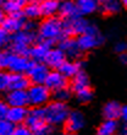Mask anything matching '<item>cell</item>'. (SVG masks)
Wrapping results in <instances>:
<instances>
[{
  "mask_svg": "<svg viewBox=\"0 0 127 135\" xmlns=\"http://www.w3.org/2000/svg\"><path fill=\"white\" fill-rule=\"evenodd\" d=\"M31 82L26 74H9V90L27 91Z\"/></svg>",
  "mask_w": 127,
  "mask_h": 135,
  "instance_id": "25",
  "label": "cell"
},
{
  "mask_svg": "<svg viewBox=\"0 0 127 135\" xmlns=\"http://www.w3.org/2000/svg\"><path fill=\"white\" fill-rule=\"evenodd\" d=\"M126 50H127V44L125 41H117L114 44V52L116 54H124L126 53Z\"/></svg>",
  "mask_w": 127,
  "mask_h": 135,
  "instance_id": "34",
  "label": "cell"
},
{
  "mask_svg": "<svg viewBox=\"0 0 127 135\" xmlns=\"http://www.w3.org/2000/svg\"><path fill=\"white\" fill-rule=\"evenodd\" d=\"M100 4H103V3H106V1H110V0H98Z\"/></svg>",
  "mask_w": 127,
  "mask_h": 135,
  "instance_id": "43",
  "label": "cell"
},
{
  "mask_svg": "<svg viewBox=\"0 0 127 135\" xmlns=\"http://www.w3.org/2000/svg\"><path fill=\"white\" fill-rule=\"evenodd\" d=\"M14 130V125L6 119H0V135H11Z\"/></svg>",
  "mask_w": 127,
  "mask_h": 135,
  "instance_id": "32",
  "label": "cell"
},
{
  "mask_svg": "<svg viewBox=\"0 0 127 135\" xmlns=\"http://www.w3.org/2000/svg\"><path fill=\"white\" fill-rule=\"evenodd\" d=\"M25 23H26V18L22 16V12L15 15H5V17H4L3 22H1V27L10 35H14V33L23 30Z\"/></svg>",
  "mask_w": 127,
  "mask_h": 135,
  "instance_id": "12",
  "label": "cell"
},
{
  "mask_svg": "<svg viewBox=\"0 0 127 135\" xmlns=\"http://www.w3.org/2000/svg\"><path fill=\"white\" fill-rule=\"evenodd\" d=\"M87 125V118L86 114L81 109H71L68 115H67L66 120L64 123V130L71 133H80L81 130L86 128Z\"/></svg>",
  "mask_w": 127,
  "mask_h": 135,
  "instance_id": "8",
  "label": "cell"
},
{
  "mask_svg": "<svg viewBox=\"0 0 127 135\" xmlns=\"http://www.w3.org/2000/svg\"><path fill=\"white\" fill-rule=\"evenodd\" d=\"M49 135H53V134H49Z\"/></svg>",
  "mask_w": 127,
  "mask_h": 135,
  "instance_id": "46",
  "label": "cell"
},
{
  "mask_svg": "<svg viewBox=\"0 0 127 135\" xmlns=\"http://www.w3.org/2000/svg\"><path fill=\"white\" fill-rule=\"evenodd\" d=\"M4 17H5V12L3 11V9L0 7V26H1V22H3Z\"/></svg>",
  "mask_w": 127,
  "mask_h": 135,
  "instance_id": "39",
  "label": "cell"
},
{
  "mask_svg": "<svg viewBox=\"0 0 127 135\" xmlns=\"http://www.w3.org/2000/svg\"><path fill=\"white\" fill-rule=\"evenodd\" d=\"M57 1H60V3H61V1H66V0H57Z\"/></svg>",
  "mask_w": 127,
  "mask_h": 135,
  "instance_id": "45",
  "label": "cell"
},
{
  "mask_svg": "<svg viewBox=\"0 0 127 135\" xmlns=\"http://www.w3.org/2000/svg\"><path fill=\"white\" fill-rule=\"evenodd\" d=\"M67 59L62 50L59 47H51L50 50L46 54L45 59H44V64L49 68L50 70H59V68L64 64V61Z\"/></svg>",
  "mask_w": 127,
  "mask_h": 135,
  "instance_id": "14",
  "label": "cell"
},
{
  "mask_svg": "<svg viewBox=\"0 0 127 135\" xmlns=\"http://www.w3.org/2000/svg\"><path fill=\"white\" fill-rule=\"evenodd\" d=\"M78 16H80V14H78L77 7L75 5L73 0H66V1H61L60 3L59 11H57V17L62 22L71 21V20H73Z\"/></svg>",
  "mask_w": 127,
  "mask_h": 135,
  "instance_id": "16",
  "label": "cell"
},
{
  "mask_svg": "<svg viewBox=\"0 0 127 135\" xmlns=\"http://www.w3.org/2000/svg\"><path fill=\"white\" fill-rule=\"evenodd\" d=\"M9 110V106L4 98H0V119H5Z\"/></svg>",
  "mask_w": 127,
  "mask_h": 135,
  "instance_id": "35",
  "label": "cell"
},
{
  "mask_svg": "<svg viewBox=\"0 0 127 135\" xmlns=\"http://www.w3.org/2000/svg\"><path fill=\"white\" fill-rule=\"evenodd\" d=\"M61 135H78L77 133H71V132H66V130H64L62 133H61Z\"/></svg>",
  "mask_w": 127,
  "mask_h": 135,
  "instance_id": "41",
  "label": "cell"
},
{
  "mask_svg": "<svg viewBox=\"0 0 127 135\" xmlns=\"http://www.w3.org/2000/svg\"><path fill=\"white\" fill-rule=\"evenodd\" d=\"M119 1H120L121 5H122L124 7H126V6H127V0H119Z\"/></svg>",
  "mask_w": 127,
  "mask_h": 135,
  "instance_id": "42",
  "label": "cell"
},
{
  "mask_svg": "<svg viewBox=\"0 0 127 135\" xmlns=\"http://www.w3.org/2000/svg\"><path fill=\"white\" fill-rule=\"evenodd\" d=\"M73 1L78 14L82 17H89L97 14L100 7V3L98 0H73Z\"/></svg>",
  "mask_w": 127,
  "mask_h": 135,
  "instance_id": "18",
  "label": "cell"
},
{
  "mask_svg": "<svg viewBox=\"0 0 127 135\" xmlns=\"http://www.w3.org/2000/svg\"><path fill=\"white\" fill-rule=\"evenodd\" d=\"M120 119L124 122V124H126V119H127V106H126V104H122V109H121Z\"/></svg>",
  "mask_w": 127,
  "mask_h": 135,
  "instance_id": "36",
  "label": "cell"
},
{
  "mask_svg": "<svg viewBox=\"0 0 127 135\" xmlns=\"http://www.w3.org/2000/svg\"><path fill=\"white\" fill-rule=\"evenodd\" d=\"M122 10H124V6L121 5L119 0H110V1L103 3L100 4V7H99V11L104 16H116L121 14Z\"/></svg>",
  "mask_w": 127,
  "mask_h": 135,
  "instance_id": "27",
  "label": "cell"
},
{
  "mask_svg": "<svg viewBox=\"0 0 127 135\" xmlns=\"http://www.w3.org/2000/svg\"><path fill=\"white\" fill-rule=\"evenodd\" d=\"M11 135H34V134H33L25 124H22V125H16V127H14V130H12V134Z\"/></svg>",
  "mask_w": 127,
  "mask_h": 135,
  "instance_id": "33",
  "label": "cell"
},
{
  "mask_svg": "<svg viewBox=\"0 0 127 135\" xmlns=\"http://www.w3.org/2000/svg\"><path fill=\"white\" fill-rule=\"evenodd\" d=\"M38 41L37 32L33 30H21L18 32L11 35L10 44H9V50L14 52L20 55H26L28 57V52L32 44H34Z\"/></svg>",
  "mask_w": 127,
  "mask_h": 135,
  "instance_id": "3",
  "label": "cell"
},
{
  "mask_svg": "<svg viewBox=\"0 0 127 135\" xmlns=\"http://www.w3.org/2000/svg\"><path fill=\"white\" fill-rule=\"evenodd\" d=\"M81 70H83V61L81 59H66L59 68V71L68 80H71Z\"/></svg>",
  "mask_w": 127,
  "mask_h": 135,
  "instance_id": "20",
  "label": "cell"
},
{
  "mask_svg": "<svg viewBox=\"0 0 127 135\" xmlns=\"http://www.w3.org/2000/svg\"><path fill=\"white\" fill-rule=\"evenodd\" d=\"M32 60L26 55H20L11 50H3V70L9 74H26Z\"/></svg>",
  "mask_w": 127,
  "mask_h": 135,
  "instance_id": "5",
  "label": "cell"
},
{
  "mask_svg": "<svg viewBox=\"0 0 127 135\" xmlns=\"http://www.w3.org/2000/svg\"><path fill=\"white\" fill-rule=\"evenodd\" d=\"M77 42L78 50L83 53H89L93 50L98 49L105 43V35L102 32V30L99 28L98 25H95L94 22H91L89 27L87 28L84 33L78 36L76 38Z\"/></svg>",
  "mask_w": 127,
  "mask_h": 135,
  "instance_id": "2",
  "label": "cell"
},
{
  "mask_svg": "<svg viewBox=\"0 0 127 135\" xmlns=\"http://www.w3.org/2000/svg\"><path fill=\"white\" fill-rule=\"evenodd\" d=\"M51 47L53 46H50L49 43L43 42V41H37L29 48L28 58L32 61H40V63H43Z\"/></svg>",
  "mask_w": 127,
  "mask_h": 135,
  "instance_id": "17",
  "label": "cell"
},
{
  "mask_svg": "<svg viewBox=\"0 0 127 135\" xmlns=\"http://www.w3.org/2000/svg\"><path fill=\"white\" fill-rule=\"evenodd\" d=\"M49 71H50V69L44 63L32 61L28 68V70L26 73V75H27L31 85H40V84L45 82Z\"/></svg>",
  "mask_w": 127,
  "mask_h": 135,
  "instance_id": "9",
  "label": "cell"
},
{
  "mask_svg": "<svg viewBox=\"0 0 127 135\" xmlns=\"http://www.w3.org/2000/svg\"><path fill=\"white\" fill-rule=\"evenodd\" d=\"M91 85V78L87 71L81 70L77 75H75L73 78L70 80V87L71 92H75V91H78V90L86 89V87H89Z\"/></svg>",
  "mask_w": 127,
  "mask_h": 135,
  "instance_id": "24",
  "label": "cell"
},
{
  "mask_svg": "<svg viewBox=\"0 0 127 135\" xmlns=\"http://www.w3.org/2000/svg\"><path fill=\"white\" fill-rule=\"evenodd\" d=\"M9 90V73L0 70V93H5Z\"/></svg>",
  "mask_w": 127,
  "mask_h": 135,
  "instance_id": "31",
  "label": "cell"
},
{
  "mask_svg": "<svg viewBox=\"0 0 127 135\" xmlns=\"http://www.w3.org/2000/svg\"><path fill=\"white\" fill-rule=\"evenodd\" d=\"M72 97H75L76 101L81 104H88L94 98V90L92 89V86H89V87L72 92Z\"/></svg>",
  "mask_w": 127,
  "mask_h": 135,
  "instance_id": "28",
  "label": "cell"
},
{
  "mask_svg": "<svg viewBox=\"0 0 127 135\" xmlns=\"http://www.w3.org/2000/svg\"><path fill=\"white\" fill-rule=\"evenodd\" d=\"M25 125L34 135H49L53 132V127H50L44 118L43 108L32 107V109H28Z\"/></svg>",
  "mask_w": 127,
  "mask_h": 135,
  "instance_id": "6",
  "label": "cell"
},
{
  "mask_svg": "<svg viewBox=\"0 0 127 135\" xmlns=\"http://www.w3.org/2000/svg\"><path fill=\"white\" fill-rule=\"evenodd\" d=\"M120 133L119 120L103 119L95 129V135H117Z\"/></svg>",
  "mask_w": 127,
  "mask_h": 135,
  "instance_id": "22",
  "label": "cell"
},
{
  "mask_svg": "<svg viewBox=\"0 0 127 135\" xmlns=\"http://www.w3.org/2000/svg\"><path fill=\"white\" fill-rule=\"evenodd\" d=\"M70 110L71 108L68 106V103L59 102V101L55 100H51L49 103H46L45 106L43 107L44 118H45L46 123L50 127H61V125H64Z\"/></svg>",
  "mask_w": 127,
  "mask_h": 135,
  "instance_id": "4",
  "label": "cell"
},
{
  "mask_svg": "<svg viewBox=\"0 0 127 135\" xmlns=\"http://www.w3.org/2000/svg\"><path fill=\"white\" fill-rule=\"evenodd\" d=\"M5 102L9 107H27L28 106V97L27 91L20 90H7L4 97Z\"/></svg>",
  "mask_w": 127,
  "mask_h": 135,
  "instance_id": "15",
  "label": "cell"
},
{
  "mask_svg": "<svg viewBox=\"0 0 127 135\" xmlns=\"http://www.w3.org/2000/svg\"><path fill=\"white\" fill-rule=\"evenodd\" d=\"M22 16L26 18V21H33L42 18L40 14V7H39V1L37 0H29L25 6L22 7Z\"/></svg>",
  "mask_w": 127,
  "mask_h": 135,
  "instance_id": "23",
  "label": "cell"
},
{
  "mask_svg": "<svg viewBox=\"0 0 127 135\" xmlns=\"http://www.w3.org/2000/svg\"><path fill=\"white\" fill-rule=\"evenodd\" d=\"M44 85L51 91V93H54L59 90L67 89L70 85V80L65 78L59 70H50Z\"/></svg>",
  "mask_w": 127,
  "mask_h": 135,
  "instance_id": "11",
  "label": "cell"
},
{
  "mask_svg": "<svg viewBox=\"0 0 127 135\" xmlns=\"http://www.w3.org/2000/svg\"><path fill=\"white\" fill-rule=\"evenodd\" d=\"M11 35L6 32L5 30L0 26V50H6V48L10 44Z\"/></svg>",
  "mask_w": 127,
  "mask_h": 135,
  "instance_id": "30",
  "label": "cell"
},
{
  "mask_svg": "<svg viewBox=\"0 0 127 135\" xmlns=\"http://www.w3.org/2000/svg\"><path fill=\"white\" fill-rule=\"evenodd\" d=\"M59 6H60V1H57V0H39L42 18L57 16Z\"/></svg>",
  "mask_w": 127,
  "mask_h": 135,
  "instance_id": "26",
  "label": "cell"
},
{
  "mask_svg": "<svg viewBox=\"0 0 127 135\" xmlns=\"http://www.w3.org/2000/svg\"><path fill=\"white\" fill-rule=\"evenodd\" d=\"M37 37L38 41L49 43L50 46L57 44V42L62 38L64 33V22L57 16L44 17L37 25Z\"/></svg>",
  "mask_w": 127,
  "mask_h": 135,
  "instance_id": "1",
  "label": "cell"
},
{
  "mask_svg": "<svg viewBox=\"0 0 127 135\" xmlns=\"http://www.w3.org/2000/svg\"><path fill=\"white\" fill-rule=\"evenodd\" d=\"M119 61H120L122 65H126L127 64V54H119Z\"/></svg>",
  "mask_w": 127,
  "mask_h": 135,
  "instance_id": "37",
  "label": "cell"
},
{
  "mask_svg": "<svg viewBox=\"0 0 127 135\" xmlns=\"http://www.w3.org/2000/svg\"><path fill=\"white\" fill-rule=\"evenodd\" d=\"M0 70H3V50H0Z\"/></svg>",
  "mask_w": 127,
  "mask_h": 135,
  "instance_id": "40",
  "label": "cell"
},
{
  "mask_svg": "<svg viewBox=\"0 0 127 135\" xmlns=\"http://www.w3.org/2000/svg\"><path fill=\"white\" fill-rule=\"evenodd\" d=\"M27 97H28V106L43 108L46 103L53 100V93L44 84L31 85L27 89Z\"/></svg>",
  "mask_w": 127,
  "mask_h": 135,
  "instance_id": "7",
  "label": "cell"
},
{
  "mask_svg": "<svg viewBox=\"0 0 127 135\" xmlns=\"http://www.w3.org/2000/svg\"><path fill=\"white\" fill-rule=\"evenodd\" d=\"M10 1H12V3H15V4H17V5H20V6H25L26 4L28 3L29 0H10Z\"/></svg>",
  "mask_w": 127,
  "mask_h": 135,
  "instance_id": "38",
  "label": "cell"
},
{
  "mask_svg": "<svg viewBox=\"0 0 127 135\" xmlns=\"http://www.w3.org/2000/svg\"><path fill=\"white\" fill-rule=\"evenodd\" d=\"M122 103L116 100L106 101L102 107V115L104 119H111V120H119L120 119Z\"/></svg>",
  "mask_w": 127,
  "mask_h": 135,
  "instance_id": "19",
  "label": "cell"
},
{
  "mask_svg": "<svg viewBox=\"0 0 127 135\" xmlns=\"http://www.w3.org/2000/svg\"><path fill=\"white\" fill-rule=\"evenodd\" d=\"M27 114H28V108L27 107H9L5 119L9 123H11L14 127L22 125L25 124Z\"/></svg>",
  "mask_w": 127,
  "mask_h": 135,
  "instance_id": "21",
  "label": "cell"
},
{
  "mask_svg": "<svg viewBox=\"0 0 127 135\" xmlns=\"http://www.w3.org/2000/svg\"><path fill=\"white\" fill-rule=\"evenodd\" d=\"M4 1H5V0H0V6L3 5V3H4Z\"/></svg>",
  "mask_w": 127,
  "mask_h": 135,
  "instance_id": "44",
  "label": "cell"
},
{
  "mask_svg": "<svg viewBox=\"0 0 127 135\" xmlns=\"http://www.w3.org/2000/svg\"><path fill=\"white\" fill-rule=\"evenodd\" d=\"M57 47L65 53L67 59H80V57H81V52L78 50L76 38H73V37L64 36L57 42Z\"/></svg>",
  "mask_w": 127,
  "mask_h": 135,
  "instance_id": "13",
  "label": "cell"
},
{
  "mask_svg": "<svg viewBox=\"0 0 127 135\" xmlns=\"http://www.w3.org/2000/svg\"><path fill=\"white\" fill-rule=\"evenodd\" d=\"M89 25H91V21L87 17L78 16L71 21L64 22V33H65V36L77 38L78 36H81L82 33H84L87 31Z\"/></svg>",
  "mask_w": 127,
  "mask_h": 135,
  "instance_id": "10",
  "label": "cell"
},
{
  "mask_svg": "<svg viewBox=\"0 0 127 135\" xmlns=\"http://www.w3.org/2000/svg\"><path fill=\"white\" fill-rule=\"evenodd\" d=\"M71 98H72V92H71L70 87L59 90V91H56V92L53 93V100L59 101V102L68 103L71 101Z\"/></svg>",
  "mask_w": 127,
  "mask_h": 135,
  "instance_id": "29",
  "label": "cell"
}]
</instances>
